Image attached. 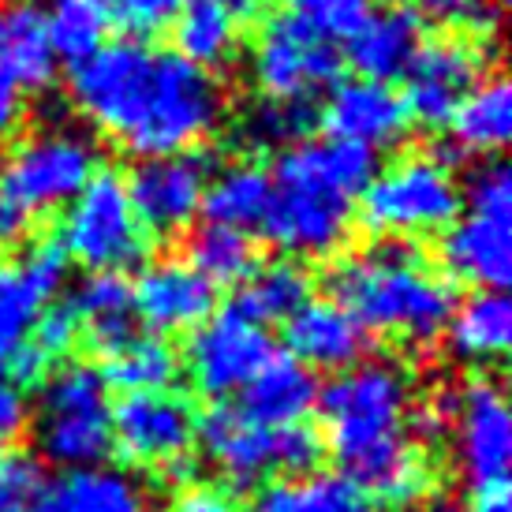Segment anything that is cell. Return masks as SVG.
<instances>
[{
    "mask_svg": "<svg viewBox=\"0 0 512 512\" xmlns=\"http://www.w3.org/2000/svg\"><path fill=\"white\" fill-rule=\"evenodd\" d=\"M72 101L94 128L143 161L195 150L221 120L214 75L143 42L101 45L75 64Z\"/></svg>",
    "mask_w": 512,
    "mask_h": 512,
    "instance_id": "6da1fadb",
    "label": "cell"
},
{
    "mask_svg": "<svg viewBox=\"0 0 512 512\" xmlns=\"http://www.w3.org/2000/svg\"><path fill=\"white\" fill-rule=\"evenodd\" d=\"M374 12L370 0H288V12L299 27H307L322 42H348L367 15Z\"/></svg>",
    "mask_w": 512,
    "mask_h": 512,
    "instance_id": "d590c367",
    "label": "cell"
},
{
    "mask_svg": "<svg viewBox=\"0 0 512 512\" xmlns=\"http://www.w3.org/2000/svg\"><path fill=\"white\" fill-rule=\"evenodd\" d=\"M273 356L277 352H273L270 333L258 322H251L247 314L236 311V307H228L225 314L206 318L191 333L187 370H191V382H195L199 393L221 400L240 393Z\"/></svg>",
    "mask_w": 512,
    "mask_h": 512,
    "instance_id": "8fae6325",
    "label": "cell"
},
{
    "mask_svg": "<svg viewBox=\"0 0 512 512\" xmlns=\"http://www.w3.org/2000/svg\"><path fill=\"white\" fill-rule=\"evenodd\" d=\"M101 4L109 12V23H120L131 34H157L172 27L191 0H101Z\"/></svg>",
    "mask_w": 512,
    "mask_h": 512,
    "instance_id": "f35d334b",
    "label": "cell"
},
{
    "mask_svg": "<svg viewBox=\"0 0 512 512\" xmlns=\"http://www.w3.org/2000/svg\"><path fill=\"white\" fill-rule=\"evenodd\" d=\"M449 131L468 154H498L512 135V86L501 75L479 79L456 105Z\"/></svg>",
    "mask_w": 512,
    "mask_h": 512,
    "instance_id": "4316f807",
    "label": "cell"
},
{
    "mask_svg": "<svg viewBox=\"0 0 512 512\" xmlns=\"http://www.w3.org/2000/svg\"><path fill=\"white\" fill-rule=\"evenodd\" d=\"M217 303V288L187 266L184 258H161L139 273L131 288V307L157 333L199 329Z\"/></svg>",
    "mask_w": 512,
    "mask_h": 512,
    "instance_id": "2e32d148",
    "label": "cell"
},
{
    "mask_svg": "<svg viewBox=\"0 0 512 512\" xmlns=\"http://www.w3.org/2000/svg\"><path fill=\"white\" fill-rule=\"evenodd\" d=\"M45 367H49V359H45L34 344H23L19 356L12 359L8 374L15 378V385H38L45 378Z\"/></svg>",
    "mask_w": 512,
    "mask_h": 512,
    "instance_id": "c3c4849f",
    "label": "cell"
},
{
    "mask_svg": "<svg viewBox=\"0 0 512 512\" xmlns=\"http://www.w3.org/2000/svg\"><path fill=\"white\" fill-rule=\"evenodd\" d=\"M42 19L53 57L68 64H83L86 57H94L109 34V12L101 0H53Z\"/></svg>",
    "mask_w": 512,
    "mask_h": 512,
    "instance_id": "836d02e7",
    "label": "cell"
},
{
    "mask_svg": "<svg viewBox=\"0 0 512 512\" xmlns=\"http://www.w3.org/2000/svg\"><path fill=\"white\" fill-rule=\"evenodd\" d=\"M34 348L42 352L49 363L60 356H68L79 341V322H75V314L68 311V303H60V307H49L45 314L34 318Z\"/></svg>",
    "mask_w": 512,
    "mask_h": 512,
    "instance_id": "7bdbcfd3",
    "label": "cell"
},
{
    "mask_svg": "<svg viewBox=\"0 0 512 512\" xmlns=\"http://www.w3.org/2000/svg\"><path fill=\"white\" fill-rule=\"evenodd\" d=\"M60 247L90 273H124L150 251V232L131 206L128 184L116 172H94L68 202L60 221Z\"/></svg>",
    "mask_w": 512,
    "mask_h": 512,
    "instance_id": "8992f818",
    "label": "cell"
},
{
    "mask_svg": "<svg viewBox=\"0 0 512 512\" xmlns=\"http://www.w3.org/2000/svg\"><path fill=\"white\" fill-rule=\"evenodd\" d=\"M206 184H210V157L187 150V154L139 161V169L128 180V195L146 232L172 236L202 214Z\"/></svg>",
    "mask_w": 512,
    "mask_h": 512,
    "instance_id": "9a60e30c",
    "label": "cell"
},
{
    "mask_svg": "<svg viewBox=\"0 0 512 512\" xmlns=\"http://www.w3.org/2000/svg\"><path fill=\"white\" fill-rule=\"evenodd\" d=\"M449 352L464 363H498L512 341V307L505 292L479 288L445 322Z\"/></svg>",
    "mask_w": 512,
    "mask_h": 512,
    "instance_id": "484cf974",
    "label": "cell"
},
{
    "mask_svg": "<svg viewBox=\"0 0 512 512\" xmlns=\"http://www.w3.org/2000/svg\"><path fill=\"white\" fill-rule=\"evenodd\" d=\"M113 445L116 453L161 471L169 483H184L191 475V441H195V415L184 397L169 389L161 393H124L113 412Z\"/></svg>",
    "mask_w": 512,
    "mask_h": 512,
    "instance_id": "30bf717a",
    "label": "cell"
},
{
    "mask_svg": "<svg viewBox=\"0 0 512 512\" xmlns=\"http://www.w3.org/2000/svg\"><path fill=\"white\" fill-rule=\"evenodd\" d=\"M68 311L79 322V333H86L90 348L98 356H109L113 348L135 333V307H131V285L124 273H90L72 288Z\"/></svg>",
    "mask_w": 512,
    "mask_h": 512,
    "instance_id": "cb8c5ba5",
    "label": "cell"
},
{
    "mask_svg": "<svg viewBox=\"0 0 512 512\" xmlns=\"http://www.w3.org/2000/svg\"><path fill=\"white\" fill-rule=\"evenodd\" d=\"M240 393V412L247 419L270 423V427H288V423H299L314 408L318 382H314V374L299 359L273 356L251 382L243 385Z\"/></svg>",
    "mask_w": 512,
    "mask_h": 512,
    "instance_id": "d4e9b609",
    "label": "cell"
},
{
    "mask_svg": "<svg viewBox=\"0 0 512 512\" xmlns=\"http://www.w3.org/2000/svg\"><path fill=\"white\" fill-rule=\"evenodd\" d=\"M23 120H27V98L12 86H0V143H8L23 128Z\"/></svg>",
    "mask_w": 512,
    "mask_h": 512,
    "instance_id": "7dc6e473",
    "label": "cell"
},
{
    "mask_svg": "<svg viewBox=\"0 0 512 512\" xmlns=\"http://www.w3.org/2000/svg\"><path fill=\"white\" fill-rule=\"evenodd\" d=\"M329 288L367 333L374 329L412 344H430L445 333L456 307L453 285L404 240H385L344 258Z\"/></svg>",
    "mask_w": 512,
    "mask_h": 512,
    "instance_id": "3957f363",
    "label": "cell"
},
{
    "mask_svg": "<svg viewBox=\"0 0 512 512\" xmlns=\"http://www.w3.org/2000/svg\"><path fill=\"white\" fill-rule=\"evenodd\" d=\"M415 4L430 19L468 27L471 34H494L498 30V8L486 4V0H415Z\"/></svg>",
    "mask_w": 512,
    "mask_h": 512,
    "instance_id": "b9f144b4",
    "label": "cell"
},
{
    "mask_svg": "<svg viewBox=\"0 0 512 512\" xmlns=\"http://www.w3.org/2000/svg\"><path fill=\"white\" fill-rule=\"evenodd\" d=\"M449 427L456 430V464L471 490L509 486L512 468V412L490 378H475L453 397Z\"/></svg>",
    "mask_w": 512,
    "mask_h": 512,
    "instance_id": "7c38bea8",
    "label": "cell"
},
{
    "mask_svg": "<svg viewBox=\"0 0 512 512\" xmlns=\"http://www.w3.org/2000/svg\"><path fill=\"white\" fill-rule=\"evenodd\" d=\"M285 333L292 359H299L307 370H348L363 363L370 348V333L344 311L337 299H307L288 318Z\"/></svg>",
    "mask_w": 512,
    "mask_h": 512,
    "instance_id": "d6986e66",
    "label": "cell"
},
{
    "mask_svg": "<svg viewBox=\"0 0 512 512\" xmlns=\"http://www.w3.org/2000/svg\"><path fill=\"white\" fill-rule=\"evenodd\" d=\"M314 124L307 101H262L247 116V139L255 146H285L299 143L303 131Z\"/></svg>",
    "mask_w": 512,
    "mask_h": 512,
    "instance_id": "8d00e7d4",
    "label": "cell"
},
{
    "mask_svg": "<svg viewBox=\"0 0 512 512\" xmlns=\"http://www.w3.org/2000/svg\"><path fill=\"white\" fill-rule=\"evenodd\" d=\"M27 232H30V214L0 191V251L19 247V243L27 240Z\"/></svg>",
    "mask_w": 512,
    "mask_h": 512,
    "instance_id": "bcb514c9",
    "label": "cell"
},
{
    "mask_svg": "<svg viewBox=\"0 0 512 512\" xmlns=\"http://www.w3.org/2000/svg\"><path fill=\"white\" fill-rule=\"evenodd\" d=\"M187 266L202 273L210 285H243L255 273V240L243 228L228 225H206L187 243Z\"/></svg>",
    "mask_w": 512,
    "mask_h": 512,
    "instance_id": "d6a6232c",
    "label": "cell"
},
{
    "mask_svg": "<svg viewBox=\"0 0 512 512\" xmlns=\"http://www.w3.org/2000/svg\"><path fill=\"white\" fill-rule=\"evenodd\" d=\"M57 57L45 38L42 8L34 0H0V86L23 98L53 83Z\"/></svg>",
    "mask_w": 512,
    "mask_h": 512,
    "instance_id": "ffe728a7",
    "label": "cell"
},
{
    "mask_svg": "<svg viewBox=\"0 0 512 512\" xmlns=\"http://www.w3.org/2000/svg\"><path fill=\"white\" fill-rule=\"evenodd\" d=\"M441 262L456 281L486 292H505L512 277V225L509 217L468 214L456 217L441 236Z\"/></svg>",
    "mask_w": 512,
    "mask_h": 512,
    "instance_id": "ac0fdd59",
    "label": "cell"
},
{
    "mask_svg": "<svg viewBox=\"0 0 512 512\" xmlns=\"http://www.w3.org/2000/svg\"><path fill=\"white\" fill-rule=\"evenodd\" d=\"M27 419H30V408L23 389L12 382H0V445L19 438L27 430Z\"/></svg>",
    "mask_w": 512,
    "mask_h": 512,
    "instance_id": "f6af8a7d",
    "label": "cell"
},
{
    "mask_svg": "<svg viewBox=\"0 0 512 512\" xmlns=\"http://www.w3.org/2000/svg\"><path fill=\"white\" fill-rule=\"evenodd\" d=\"M307 299H311V273L285 258V262L255 266V273L240 288L236 311L266 326V322H288Z\"/></svg>",
    "mask_w": 512,
    "mask_h": 512,
    "instance_id": "4dcf8cb0",
    "label": "cell"
},
{
    "mask_svg": "<svg viewBox=\"0 0 512 512\" xmlns=\"http://www.w3.org/2000/svg\"><path fill=\"white\" fill-rule=\"evenodd\" d=\"M30 512H150V494L128 471L94 464L42 483Z\"/></svg>",
    "mask_w": 512,
    "mask_h": 512,
    "instance_id": "44dd1931",
    "label": "cell"
},
{
    "mask_svg": "<svg viewBox=\"0 0 512 512\" xmlns=\"http://www.w3.org/2000/svg\"><path fill=\"white\" fill-rule=\"evenodd\" d=\"M68 266H72V258L60 247V240H38V243H30L27 255H23V262H19L15 270H19V277L45 299L68 281Z\"/></svg>",
    "mask_w": 512,
    "mask_h": 512,
    "instance_id": "ab89813d",
    "label": "cell"
},
{
    "mask_svg": "<svg viewBox=\"0 0 512 512\" xmlns=\"http://www.w3.org/2000/svg\"><path fill=\"white\" fill-rule=\"evenodd\" d=\"M258 512H378L374 501L348 475L314 471L299 479H281L262 490Z\"/></svg>",
    "mask_w": 512,
    "mask_h": 512,
    "instance_id": "83f0119b",
    "label": "cell"
},
{
    "mask_svg": "<svg viewBox=\"0 0 512 512\" xmlns=\"http://www.w3.org/2000/svg\"><path fill=\"white\" fill-rule=\"evenodd\" d=\"M471 214H494L512 217V172L501 161H490L471 176L468 184Z\"/></svg>",
    "mask_w": 512,
    "mask_h": 512,
    "instance_id": "60d3db41",
    "label": "cell"
},
{
    "mask_svg": "<svg viewBox=\"0 0 512 512\" xmlns=\"http://www.w3.org/2000/svg\"><path fill=\"white\" fill-rule=\"evenodd\" d=\"M419 42H423V23L415 12L408 8L370 12L367 23L348 38V60L363 79L393 83L397 75L408 72Z\"/></svg>",
    "mask_w": 512,
    "mask_h": 512,
    "instance_id": "603a6c76",
    "label": "cell"
},
{
    "mask_svg": "<svg viewBox=\"0 0 512 512\" xmlns=\"http://www.w3.org/2000/svg\"><path fill=\"white\" fill-rule=\"evenodd\" d=\"M314 404L322 408L333 453L348 468L400 438L412 415V382L397 363L370 359L341 370L326 389H318Z\"/></svg>",
    "mask_w": 512,
    "mask_h": 512,
    "instance_id": "277c9868",
    "label": "cell"
},
{
    "mask_svg": "<svg viewBox=\"0 0 512 512\" xmlns=\"http://www.w3.org/2000/svg\"><path fill=\"white\" fill-rule=\"evenodd\" d=\"M251 72L270 101H307L322 86L337 83L341 57L329 42L299 27L292 15H281L262 30L251 57Z\"/></svg>",
    "mask_w": 512,
    "mask_h": 512,
    "instance_id": "4fadbf2b",
    "label": "cell"
},
{
    "mask_svg": "<svg viewBox=\"0 0 512 512\" xmlns=\"http://www.w3.org/2000/svg\"><path fill=\"white\" fill-rule=\"evenodd\" d=\"M42 464L30 453L0 456V512H30L42 490Z\"/></svg>",
    "mask_w": 512,
    "mask_h": 512,
    "instance_id": "74e56055",
    "label": "cell"
},
{
    "mask_svg": "<svg viewBox=\"0 0 512 512\" xmlns=\"http://www.w3.org/2000/svg\"><path fill=\"white\" fill-rule=\"evenodd\" d=\"M180 374V359L154 333H131L128 341L105 356V382L124 393H161Z\"/></svg>",
    "mask_w": 512,
    "mask_h": 512,
    "instance_id": "1f68e13d",
    "label": "cell"
},
{
    "mask_svg": "<svg viewBox=\"0 0 512 512\" xmlns=\"http://www.w3.org/2000/svg\"><path fill=\"white\" fill-rule=\"evenodd\" d=\"M105 378L90 363H68L42 389L38 445L45 460L68 468H94L113 453V408Z\"/></svg>",
    "mask_w": 512,
    "mask_h": 512,
    "instance_id": "52a82bcc",
    "label": "cell"
},
{
    "mask_svg": "<svg viewBox=\"0 0 512 512\" xmlns=\"http://www.w3.org/2000/svg\"><path fill=\"white\" fill-rule=\"evenodd\" d=\"M217 4H221L236 23H240V19L247 23V19H255V15L266 12V4H270V0H217Z\"/></svg>",
    "mask_w": 512,
    "mask_h": 512,
    "instance_id": "f907efd6",
    "label": "cell"
},
{
    "mask_svg": "<svg viewBox=\"0 0 512 512\" xmlns=\"http://www.w3.org/2000/svg\"><path fill=\"white\" fill-rule=\"evenodd\" d=\"M468 512H512L509 486H483V490H471Z\"/></svg>",
    "mask_w": 512,
    "mask_h": 512,
    "instance_id": "681fc988",
    "label": "cell"
},
{
    "mask_svg": "<svg viewBox=\"0 0 512 512\" xmlns=\"http://www.w3.org/2000/svg\"><path fill=\"white\" fill-rule=\"evenodd\" d=\"M98 172V154L75 131H38L15 146L0 172V191L30 217L57 210L86 187Z\"/></svg>",
    "mask_w": 512,
    "mask_h": 512,
    "instance_id": "9c48e42d",
    "label": "cell"
},
{
    "mask_svg": "<svg viewBox=\"0 0 512 512\" xmlns=\"http://www.w3.org/2000/svg\"><path fill=\"white\" fill-rule=\"evenodd\" d=\"M42 296L19 277L15 266H0V382L19 356V348L27 344V333L38 318Z\"/></svg>",
    "mask_w": 512,
    "mask_h": 512,
    "instance_id": "e575fe53",
    "label": "cell"
},
{
    "mask_svg": "<svg viewBox=\"0 0 512 512\" xmlns=\"http://www.w3.org/2000/svg\"><path fill=\"white\" fill-rule=\"evenodd\" d=\"M195 438L236 486H251L266 475H303L322 453L318 434L303 423L270 427L247 419L240 408H214L195 423Z\"/></svg>",
    "mask_w": 512,
    "mask_h": 512,
    "instance_id": "ba28073f",
    "label": "cell"
},
{
    "mask_svg": "<svg viewBox=\"0 0 512 512\" xmlns=\"http://www.w3.org/2000/svg\"><path fill=\"white\" fill-rule=\"evenodd\" d=\"M348 479L382 509H415L434 490V464L415 441H389L348 464Z\"/></svg>",
    "mask_w": 512,
    "mask_h": 512,
    "instance_id": "7402d4cb",
    "label": "cell"
},
{
    "mask_svg": "<svg viewBox=\"0 0 512 512\" xmlns=\"http://www.w3.org/2000/svg\"><path fill=\"white\" fill-rule=\"evenodd\" d=\"M483 68L486 53L479 42L456 38V34L419 42L412 64L404 72L408 94H400L408 120L423 124V128H449L456 105L483 79Z\"/></svg>",
    "mask_w": 512,
    "mask_h": 512,
    "instance_id": "5bb4252c",
    "label": "cell"
},
{
    "mask_svg": "<svg viewBox=\"0 0 512 512\" xmlns=\"http://www.w3.org/2000/svg\"><path fill=\"white\" fill-rule=\"evenodd\" d=\"M165 512H240V505H236V498L228 494L225 486L195 483V486H184V490L169 501Z\"/></svg>",
    "mask_w": 512,
    "mask_h": 512,
    "instance_id": "ee69618b",
    "label": "cell"
},
{
    "mask_svg": "<svg viewBox=\"0 0 512 512\" xmlns=\"http://www.w3.org/2000/svg\"><path fill=\"white\" fill-rule=\"evenodd\" d=\"M273 195V176L258 165H228L221 176L206 184L202 195V214L210 217V225L243 228L258 225Z\"/></svg>",
    "mask_w": 512,
    "mask_h": 512,
    "instance_id": "f546056e",
    "label": "cell"
},
{
    "mask_svg": "<svg viewBox=\"0 0 512 512\" xmlns=\"http://www.w3.org/2000/svg\"><path fill=\"white\" fill-rule=\"evenodd\" d=\"M172 30H176V49H180L176 57H184L202 72L232 64L236 45H240L236 19L217 0H191L184 12L176 15Z\"/></svg>",
    "mask_w": 512,
    "mask_h": 512,
    "instance_id": "f1b7e54d",
    "label": "cell"
},
{
    "mask_svg": "<svg viewBox=\"0 0 512 512\" xmlns=\"http://www.w3.org/2000/svg\"><path fill=\"white\" fill-rule=\"evenodd\" d=\"M423 512H456V509H449V505H434V509H423Z\"/></svg>",
    "mask_w": 512,
    "mask_h": 512,
    "instance_id": "816d5d0a",
    "label": "cell"
},
{
    "mask_svg": "<svg viewBox=\"0 0 512 512\" xmlns=\"http://www.w3.org/2000/svg\"><path fill=\"white\" fill-rule=\"evenodd\" d=\"M322 124L329 128V139L359 143L370 150L397 146L412 128L404 98L389 83H374V79L333 86L322 109Z\"/></svg>",
    "mask_w": 512,
    "mask_h": 512,
    "instance_id": "e0dca14e",
    "label": "cell"
},
{
    "mask_svg": "<svg viewBox=\"0 0 512 512\" xmlns=\"http://www.w3.org/2000/svg\"><path fill=\"white\" fill-rule=\"evenodd\" d=\"M378 172V150L344 139L288 146L273 169V195L262 232L273 247L296 258H326L341 251L352 228V202Z\"/></svg>",
    "mask_w": 512,
    "mask_h": 512,
    "instance_id": "7a4b0ae2",
    "label": "cell"
},
{
    "mask_svg": "<svg viewBox=\"0 0 512 512\" xmlns=\"http://www.w3.org/2000/svg\"><path fill=\"white\" fill-rule=\"evenodd\" d=\"M464 195L445 157L412 154L374 172L363 191V228L385 240H415L449 228L460 217Z\"/></svg>",
    "mask_w": 512,
    "mask_h": 512,
    "instance_id": "5b68a950",
    "label": "cell"
}]
</instances>
